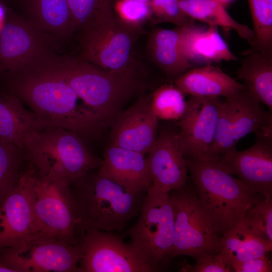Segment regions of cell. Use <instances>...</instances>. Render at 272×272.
<instances>
[{"label":"cell","instance_id":"1","mask_svg":"<svg viewBox=\"0 0 272 272\" xmlns=\"http://www.w3.org/2000/svg\"><path fill=\"white\" fill-rule=\"evenodd\" d=\"M32 64L68 84L94 117L101 129L111 126L128 101L143 95L146 83L140 62L126 70L110 72L80 57L47 49Z\"/></svg>","mask_w":272,"mask_h":272},{"label":"cell","instance_id":"2","mask_svg":"<svg viewBox=\"0 0 272 272\" xmlns=\"http://www.w3.org/2000/svg\"><path fill=\"white\" fill-rule=\"evenodd\" d=\"M0 76L5 80L8 93L52 125L75 131L81 137L101 129L86 106L80 103L76 92L60 78L30 64Z\"/></svg>","mask_w":272,"mask_h":272},{"label":"cell","instance_id":"3","mask_svg":"<svg viewBox=\"0 0 272 272\" xmlns=\"http://www.w3.org/2000/svg\"><path fill=\"white\" fill-rule=\"evenodd\" d=\"M76 232L88 229L120 232L140 210L146 192L134 193L98 173L70 184Z\"/></svg>","mask_w":272,"mask_h":272},{"label":"cell","instance_id":"4","mask_svg":"<svg viewBox=\"0 0 272 272\" xmlns=\"http://www.w3.org/2000/svg\"><path fill=\"white\" fill-rule=\"evenodd\" d=\"M22 152L25 161L39 173L70 184L98 168L102 162L77 132L53 125L29 133Z\"/></svg>","mask_w":272,"mask_h":272},{"label":"cell","instance_id":"5","mask_svg":"<svg viewBox=\"0 0 272 272\" xmlns=\"http://www.w3.org/2000/svg\"><path fill=\"white\" fill-rule=\"evenodd\" d=\"M185 161L199 203L218 235L242 220L262 197L251 193L219 162L186 159Z\"/></svg>","mask_w":272,"mask_h":272},{"label":"cell","instance_id":"6","mask_svg":"<svg viewBox=\"0 0 272 272\" xmlns=\"http://www.w3.org/2000/svg\"><path fill=\"white\" fill-rule=\"evenodd\" d=\"M139 214L137 222L127 232L129 244L144 263L157 271L172 258L174 214L169 193L151 186Z\"/></svg>","mask_w":272,"mask_h":272},{"label":"cell","instance_id":"7","mask_svg":"<svg viewBox=\"0 0 272 272\" xmlns=\"http://www.w3.org/2000/svg\"><path fill=\"white\" fill-rule=\"evenodd\" d=\"M33 219V235L76 245V220L70 184L55 180L26 166Z\"/></svg>","mask_w":272,"mask_h":272},{"label":"cell","instance_id":"8","mask_svg":"<svg viewBox=\"0 0 272 272\" xmlns=\"http://www.w3.org/2000/svg\"><path fill=\"white\" fill-rule=\"evenodd\" d=\"M81 58L110 72L124 71L135 59L132 52L143 28L131 26L115 15L94 22L76 33Z\"/></svg>","mask_w":272,"mask_h":272},{"label":"cell","instance_id":"9","mask_svg":"<svg viewBox=\"0 0 272 272\" xmlns=\"http://www.w3.org/2000/svg\"><path fill=\"white\" fill-rule=\"evenodd\" d=\"M174 214L172 258L187 255L195 260L220 253V239L212 221L201 206L193 186L169 192Z\"/></svg>","mask_w":272,"mask_h":272},{"label":"cell","instance_id":"10","mask_svg":"<svg viewBox=\"0 0 272 272\" xmlns=\"http://www.w3.org/2000/svg\"><path fill=\"white\" fill-rule=\"evenodd\" d=\"M214 142L206 161L217 162L249 133L272 126V114L246 88L225 97Z\"/></svg>","mask_w":272,"mask_h":272},{"label":"cell","instance_id":"11","mask_svg":"<svg viewBox=\"0 0 272 272\" xmlns=\"http://www.w3.org/2000/svg\"><path fill=\"white\" fill-rule=\"evenodd\" d=\"M79 244L32 235L10 247L0 249V263L14 272H80Z\"/></svg>","mask_w":272,"mask_h":272},{"label":"cell","instance_id":"12","mask_svg":"<svg viewBox=\"0 0 272 272\" xmlns=\"http://www.w3.org/2000/svg\"><path fill=\"white\" fill-rule=\"evenodd\" d=\"M80 234V272L155 271L113 232L88 229Z\"/></svg>","mask_w":272,"mask_h":272},{"label":"cell","instance_id":"13","mask_svg":"<svg viewBox=\"0 0 272 272\" xmlns=\"http://www.w3.org/2000/svg\"><path fill=\"white\" fill-rule=\"evenodd\" d=\"M255 133L250 147L229 150L217 162L251 193L272 197V126Z\"/></svg>","mask_w":272,"mask_h":272},{"label":"cell","instance_id":"14","mask_svg":"<svg viewBox=\"0 0 272 272\" xmlns=\"http://www.w3.org/2000/svg\"><path fill=\"white\" fill-rule=\"evenodd\" d=\"M0 29V75L19 69L58 41L35 29L11 8L4 6Z\"/></svg>","mask_w":272,"mask_h":272},{"label":"cell","instance_id":"15","mask_svg":"<svg viewBox=\"0 0 272 272\" xmlns=\"http://www.w3.org/2000/svg\"><path fill=\"white\" fill-rule=\"evenodd\" d=\"M221 97L189 96L178 120V138L186 159L206 161L216 137Z\"/></svg>","mask_w":272,"mask_h":272},{"label":"cell","instance_id":"16","mask_svg":"<svg viewBox=\"0 0 272 272\" xmlns=\"http://www.w3.org/2000/svg\"><path fill=\"white\" fill-rule=\"evenodd\" d=\"M146 158L153 187L169 193L186 185L188 171L180 145L178 126L167 125L161 128Z\"/></svg>","mask_w":272,"mask_h":272},{"label":"cell","instance_id":"17","mask_svg":"<svg viewBox=\"0 0 272 272\" xmlns=\"http://www.w3.org/2000/svg\"><path fill=\"white\" fill-rule=\"evenodd\" d=\"M109 146L148 154L158 136V119L151 105V94L142 95L124 110L111 125Z\"/></svg>","mask_w":272,"mask_h":272},{"label":"cell","instance_id":"18","mask_svg":"<svg viewBox=\"0 0 272 272\" xmlns=\"http://www.w3.org/2000/svg\"><path fill=\"white\" fill-rule=\"evenodd\" d=\"M33 235L28 171L26 166L15 189L0 204V249Z\"/></svg>","mask_w":272,"mask_h":272},{"label":"cell","instance_id":"19","mask_svg":"<svg viewBox=\"0 0 272 272\" xmlns=\"http://www.w3.org/2000/svg\"><path fill=\"white\" fill-rule=\"evenodd\" d=\"M145 155L133 150L109 146L104 152L97 173L130 192H146L152 185V180Z\"/></svg>","mask_w":272,"mask_h":272},{"label":"cell","instance_id":"20","mask_svg":"<svg viewBox=\"0 0 272 272\" xmlns=\"http://www.w3.org/2000/svg\"><path fill=\"white\" fill-rule=\"evenodd\" d=\"M180 43L192 67L237 60L215 26H198L194 23L180 27Z\"/></svg>","mask_w":272,"mask_h":272},{"label":"cell","instance_id":"21","mask_svg":"<svg viewBox=\"0 0 272 272\" xmlns=\"http://www.w3.org/2000/svg\"><path fill=\"white\" fill-rule=\"evenodd\" d=\"M17 1L21 9L19 14L38 31L58 41L75 34L68 0Z\"/></svg>","mask_w":272,"mask_h":272},{"label":"cell","instance_id":"22","mask_svg":"<svg viewBox=\"0 0 272 272\" xmlns=\"http://www.w3.org/2000/svg\"><path fill=\"white\" fill-rule=\"evenodd\" d=\"M180 41V27L171 29L154 27L147 39L151 61L172 83L192 67L181 51Z\"/></svg>","mask_w":272,"mask_h":272},{"label":"cell","instance_id":"23","mask_svg":"<svg viewBox=\"0 0 272 272\" xmlns=\"http://www.w3.org/2000/svg\"><path fill=\"white\" fill-rule=\"evenodd\" d=\"M49 125H53L27 109L16 96L0 94V141L13 144L22 152L24 140L29 133Z\"/></svg>","mask_w":272,"mask_h":272},{"label":"cell","instance_id":"24","mask_svg":"<svg viewBox=\"0 0 272 272\" xmlns=\"http://www.w3.org/2000/svg\"><path fill=\"white\" fill-rule=\"evenodd\" d=\"M173 83L184 95L200 97H226L246 88L243 84L213 64L193 67Z\"/></svg>","mask_w":272,"mask_h":272},{"label":"cell","instance_id":"25","mask_svg":"<svg viewBox=\"0 0 272 272\" xmlns=\"http://www.w3.org/2000/svg\"><path fill=\"white\" fill-rule=\"evenodd\" d=\"M220 246V254L230 266L266 255L272 250V242L243 219L222 234Z\"/></svg>","mask_w":272,"mask_h":272},{"label":"cell","instance_id":"26","mask_svg":"<svg viewBox=\"0 0 272 272\" xmlns=\"http://www.w3.org/2000/svg\"><path fill=\"white\" fill-rule=\"evenodd\" d=\"M237 77L260 103L272 112V55L251 47L245 51Z\"/></svg>","mask_w":272,"mask_h":272},{"label":"cell","instance_id":"27","mask_svg":"<svg viewBox=\"0 0 272 272\" xmlns=\"http://www.w3.org/2000/svg\"><path fill=\"white\" fill-rule=\"evenodd\" d=\"M183 12L193 20L222 27L225 32L233 30L251 46L255 44L254 32L248 26L236 21L215 0H178Z\"/></svg>","mask_w":272,"mask_h":272},{"label":"cell","instance_id":"28","mask_svg":"<svg viewBox=\"0 0 272 272\" xmlns=\"http://www.w3.org/2000/svg\"><path fill=\"white\" fill-rule=\"evenodd\" d=\"M24 161L23 152L16 145L0 141V204L17 185Z\"/></svg>","mask_w":272,"mask_h":272},{"label":"cell","instance_id":"29","mask_svg":"<svg viewBox=\"0 0 272 272\" xmlns=\"http://www.w3.org/2000/svg\"><path fill=\"white\" fill-rule=\"evenodd\" d=\"M184 96L173 83L163 84L157 87L151 94V105L158 120H179L186 108Z\"/></svg>","mask_w":272,"mask_h":272},{"label":"cell","instance_id":"30","mask_svg":"<svg viewBox=\"0 0 272 272\" xmlns=\"http://www.w3.org/2000/svg\"><path fill=\"white\" fill-rule=\"evenodd\" d=\"M252 20L255 44L259 52L272 55V0H247Z\"/></svg>","mask_w":272,"mask_h":272},{"label":"cell","instance_id":"31","mask_svg":"<svg viewBox=\"0 0 272 272\" xmlns=\"http://www.w3.org/2000/svg\"><path fill=\"white\" fill-rule=\"evenodd\" d=\"M114 1L68 0L75 33L94 22L114 15Z\"/></svg>","mask_w":272,"mask_h":272},{"label":"cell","instance_id":"32","mask_svg":"<svg viewBox=\"0 0 272 272\" xmlns=\"http://www.w3.org/2000/svg\"><path fill=\"white\" fill-rule=\"evenodd\" d=\"M113 9L117 18L134 27L143 28L152 18L150 3L140 0H115Z\"/></svg>","mask_w":272,"mask_h":272},{"label":"cell","instance_id":"33","mask_svg":"<svg viewBox=\"0 0 272 272\" xmlns=\"http://www.w3.org/2000/svg\"><path fill=\"white\" fill-rule=\"evenodd\" d=\"M149 3L152 12L151 21L154 24L168 23L182 27L194 23V20L181 9L178 0H151Z\"/></svg>","mask_w":272,"mask_h":272},{"label":"cell","instance_id":"34","mask_svg":"<svg viewBox=\"0 0 272 272\" xmlns=\"http://www.w3.org/2000/svg\"><path fill=\"white\" fill-rule=\"evenodd\" d=\"M243 219L272 242V197H263L253 204Z\"/></svg>","mask_w":272,"mask_h":272},{"label":"cell","instance_id":"35","mask_svg":"<svg viewBox=\"0 0 272 272\" xmlns=\"http://www.w3.org/2000/svg\"><path fill=\"white\" fill-rule=\"evenodd\" d=\"M180 270L188 272L233 271L231 266L220 253L200 256L195 259L193 265H185Z\"/></svg>","mask_w":272,"mask_h":272},{"label":"cell","instance_id":"36","mask_svg":"<svg viewBox=\"0 0 272 272\" xmlns=\"http://www.w3.org/2000/svg\"><path fill=\"white\" fill-rule=\"evenodd\" d=\"M234 272H271V260L266 255L230 265Z\"/></svg>","mask_w":272,"mask_h":272},{"label":"cell","instance_id":"37","mask_svg":"<svg viewBox=\"0 0 272 272\" xmlns=\"http://www.w3.org/2000/svg\"><path fill=\"white\" fill-rule=\"evenodd\" d=\"M225 9L229 6L235 0H215Z\"/></svg>","mask_w":272,"mask_h":272},{"label":"cell","instance_id":"38","mask_svg":"<svg viewBox=\"0 0 272 272\" xmlns=\"http://www.w3.org/2000/svg\"><path fill=\"white\" fill-rule=\"evenodd\" d=\"M0 272H14L13 270L0 263Z\"/></svg>","mask_w":272,"mask_h":272},{"label":"cell","instance_id":"39","mask_svg":"<svg viewBox=\"0 0 272 272\" xmlns=\"http://www.w3.org/2000/svg\"><path fill=\"white\" fill-rule=\"evenodd\" d=\"M14 0H0V2L2 3H8Z\"/></svg>","mask_w":272,"mask_h":272},{"label":"cell","instance_id":"40","mask_svg":"<svg viewBox=\"0 0 272 272\" xmlns=\"http://www.w3.org/2000/svg\"><path fill=\"white\" fill-rule=\"evenodd\" d=\"M140 1L144 2L149 3L151 0H140Z\"/></svg>","mask_w":272,"mask_h":272}]
</instances>
